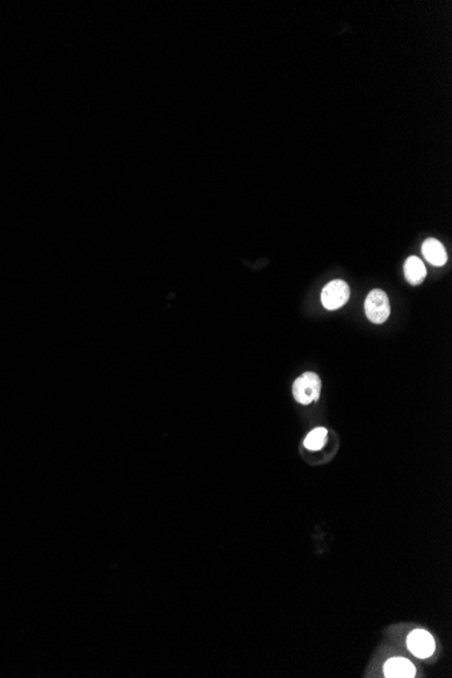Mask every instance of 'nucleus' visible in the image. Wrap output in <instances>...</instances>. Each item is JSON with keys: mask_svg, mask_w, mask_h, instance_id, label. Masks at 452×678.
Masks as SVG:
<instances>
[{"mask_svg": "<svg viewBox=\"0 0 452 678\" xmlns=\"http://www.w3.org/2000/svg\"><path fill=\"white\" fill-rule=\"evenodd\" d=\"M367 318L374 324H383L390 316V302L386 292L379 289L371 291L364 302Z\"/></svg>", "mask_w": 452, "mask_h": 678, "instance_id": "f03ea898", "label": "nucleus"}, {"mask_svg": "<svg viewBox=\"0 0 452 678\" xmlns=\"http://www.w3.org/2000/svg\"><path fill=\"white\" fill-rule=\"evenodd\" d=\"M408 649L417 658H428L434 653V640L430 632L414 630L408 637Z\"/></svg>", "mask_w": 452, "mask_h": 678, "instance_id": "20e7f679", "label": "nucleus"}, {"mask_svg": "<svg viewBox=\"0 0 452 678\" xmlns=\"http://www.w3.org/2000/svg\"><path fill=\"white\" fill-rule=\"evenodd\" d=\"M385 676L389 678H412L416 674V669L412 662L405 658L389 659L385 665Z\"/></svg>", "mask_w": 452, "mask_h": 678, "instance_id": "39448f33", "label": "nucleus"}, {"mask_svg": "<svg viewBox=\"0 0 452 678\" xmlns=\"http://www.w3.org/2000/svg\"><path fill=\"white\" fill-rule=\"evenodd\" d=\"M350 299V286L344 280H332L321 292V302L325 309L336 311Z\"/></svg>", "mask_w": 452, "mask_h": 678, "instance_id": "7ed1b4c3", "label": "nucleus"}, {"mask_svg": "<svg viewBox=\"0 0 452 678\" xmlns=\"http://www.w3.org/2000/svg\"><path fill=\"white\" fill-rule=\"evenodd\" d=\"M404 272H405L406 280L413 286L423 283L425 276H427V269L423 264L421 259H418L417 256H411V257L406 259L405 266H404Z\"/></svg>", "mask_w": 452, "mask_h": 678, "instance_id": "0eeeda50", "label": "nucleus"}, {"mask_svg": "<svg viewBox=\"0 0 452 678\" xmlns=\"http://www.w3.org/2000/svg\"><path fill=\"white\" fill-rule=\"evenodd\" d=\"M423 255L428 263L436 267H441L447 263V252L443 244L434 238H428L423 244Z\"/></svg>", "mask_w": 452, "mask_h": 678, "instance_id": "423d86ee", "label": "nucleus"}, {"mask_svg": "<svg viewBox=\"0 0 452 678\" xmlns=\"http://www.w3.org/2000/svg\"><path fill=\"white\" fill-rule=\"evenodd\" d=\"M328 430L325 428H315L305 439V447L310 451H318L327 443Z\"/></svg>", "mask_w": 452, "mask_h": 678, "instance_id": "6e6552de", "label": "nucleus"}, {"mask_svg": "<svg viewBox=\"0 0 452 678\" xmlns=\"http://www.w3.org/2000/svg\"><path fill=\"white\" fill-rule=\"evenodd\" d=\"M321 381L315 372H303L293 385L295 401L302 405L313 404L320 398Z\"/></svg>", "mask_w": 452, "mask_h": 678, "instance_id": "f257e3e1", "label": "nucleus"}]
</instances>
